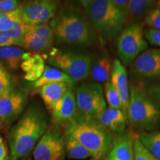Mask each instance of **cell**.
<instances>
[{
	"instance_id": "39",
	"label": "cell",
	"mask_w": 160,
	"mask_h": 160,
	"mask_svg": "<svg viewBox=\"0 0 160 160\" xmlns=\"http://www.w3.org/2000/svg\"><path fill=\"white\" fill-rule=\"evenodd\" d=\"M86 160H98V159H94V158H91V159H86Z\"/></svg>"
},
{
	"instance_id": "30",
	"label": "cell",
	"mask_w": 160,
	"mask_h": 160,
	"mask_svg": "<svg viewBox=\"0 0 160 160\" xmlns=\"http://www.w3.org/2000/svg\"><path fill=\"white\" fill-rule=\"evenodd\" d=\"M143 25L148 28L160 30V1H158L155 7L146 16Z\"/></svg>"
},
{
	"instance_id": "31",
	"label": "cell",
	"mask_w": 160,
	"mask_h": 160,
	"mask_svg": "<svg viewBox=\"0 0 160 160\" xmlns=\"http://www.w3.org/2000/svg\"><path fill=\"white\" fill-rule=\"evenodd\" d=\"M133 154L134 160H158L139 141L138 135L133 143Z\"/></svg>"
},
{
	"instance_id": "35",
	"label": "cell",
	"mask_w": 160,
	"mask_h": 160,
	"mask_svg": "<svg viewBox=\"0 0 160 160\" xmlns=\"http://www.w3.org/2000/svg\"><path fill=\"white\" fill-rule=\"evenodd\" d=\"M9 158L10 151L5 139L0 134V160H8Z\"/></svg>"
},
{
	"instance_id": "34",
	"label": "cell",
	"mask_w": 160,
	"mask_h": 160,
	"mask_svg": "<svg viewBox=\"0 0 160 160\" xmlns=\"http://www.w3.org/2000/svg\"><path fill=\"white\" fill-rule=\"evenodd\" d=\"M142 86L148 93L160 105V82Z\"/></svg>"
},
{
	"instance_id": "41",
	"label": "cell",
	"mask_w": 160,
	"mask_h": 160,
	"mask_svg": "<svg viewBox=\"0 0 160 160\" xmlns=\"http://www.w3.org/2000/svg\"><path fill=\"white\" fill-rule=\"evenodd\" d=\"M2 13H0V19H1V17H2Z\"/></svg>"
},
{
	"instance_id": "21",
	"label": "cell",
	"mask_w": 160,
	"mask_h": 160,
	"mask_svg": "<svg viewBox=\"0 0 160 160\" xmlns=\"http://www.w3.org/2000/svg\"><path fill=\"white\" fill-rule=\"evenodd\" d=\"M45 68V62L41 55L27 52L20 68L25 73L24 79L28 82H31L41 77Z\"/></svg>"
},
{
	"instance_id": "17",
	"label": "cell",
	"mask_w": 160,
	"mask_h": 160,
	"mask_svg": "<svg viewBox=\"0 0 160 160\" xmlns=\"http://www.w3.org/2000/svg\"><path fill=\"white\" fill-rule=\"evenodd\" d=\"M110 82L121 97L123 112L127 117L130 100L129 74L126 67L118 59H114Z\"/></svg>"
},
{
	"instance_id": "8",
	"label": "cell",
	"mask_w": 160,
	"mask_h": 160,
	"mask_svg": "<svg viewBox=\"0 0 160 160\" xmlns=\"http://www.w3.org/2000/svg\"><path fill=\"white\" fill-rule=\"evenodd\" d=\"M31 91L18 82L0 97V129L8 131L30 102Z\"/></svg>"
},
{
	"instance_id": "15",
	"label": "cell",
	"mask_w": 160,
	"mask_h": 160,
	"mask_svg": "<svg viewBox=\"0 0 160 160\" xmlns=\"http://www.w3.org/2000/svg\"><path fill=\"white\" fill-rule=\"evenodd\" d=\"M92 61L89 81L97 83H105L109 81L113 68V60L104 46L95 48Z\"/></svg>"
},
{
	"instance_id": "7",
	"label": "cell",
	"mask_w": 160,
	"mask_h": 160,
	"mask_svg": "<svg viewBox=\"0 0 160 160\" xmlns=\"http://www.w3.org/2000/svg\"><path fill=\"white\" fill-rule=\"evenodd\" d=\"M143 23L125 25L116 39L119 59L125 67L131 65L142 53L148 49L145 39Z\"/></svg>"
},
{
	"instance_id": "16",
	"label": "cell",
	"mask_w": 160,
	"mask_h": 160,
	"mask_svg": "<svg viewBox=\"0 0 160 160\" xmlns=\"http://www.w3.org/2000/svg\"><path fill=\"white\" fill-rule=\"evenodd\" d=\"M137 135L130 129L113 135L111 148L106 157L110 160H134L133 143Z\"/></svg>"
},
{
	"instance_id": "27",
	"label": "cell",
	"mask_w": 160,
	"mask_h": 160,
	"mask_svg": "<svg viewBox=\"0 0 160 160\" xmlns=\"http://www.w3.org/2000/svg\"><path fill=\"white\" fill-rule=\"evenodd\" d=\"M17 82L11 72L0 62V97L11 90Z\"/></svg>"
},
{
	"instance_id": "6",
	"label": "cell",
	"mask_w": 160,
	"mask_h": 160,
	"mask_svg": "<svg viewBox=\"0 0 160 160\" xmlns=\"http://www.w3.org/2000/svg\"><path fill=\"white\" fill-rule=\"evenodd\" d=\"M94 49L85 47L57 46L47 55L48 65L55 68L69 77L73 83L88 79Z\"/></svg>"
},
{
	"instance_id": "24",
	"label": "cell",
	"mask_w": 160,
	"mask_h": 160,
	"mask_svg": "<svg viewBox=\"0 0 160 160\" xmlns=\"http://www.w3.org/2000/svg\"><path fill=\"white\" fill-rule=\"evenodd\" d=\"M65 157L73 160H86L92 158L90 152L75 138L65 133Z\"/></svg>"
},
{
	"instance_id": "29",
	"label": "cell",
	"mask_w": 160,
	"mask_h": 160,
	"mask_svg": "<svg viewBox=\"0 0 160 160\" xmlns=\"http://www.w3.org/2000/svg\"><path fill=\"white\" fill-rule=\"evenodd\" d=\"M30 26L31 25H27L23 21L22 19H21L14 24V25L12 27V28L10 31L4 33H5L6 35L8 36L9 37H11V39L14 40L16 42H17L18 47H20L21 40L22 39L24 36L25 35V33L28 31Z\"/></svg>"
},
{
	"instance_id": "28",
	"label": "cell",
	"mask_w": 160,
	"mask_h": 160,
	"mask_svg": "<svg viewBox=\"0 0 160 160\" xmlns=\"http://www.w3.org/2000/svg\"><path fill=\"white\" fill-rule=\"evenodd\" d=\"M21 19V8L17 11L2 13L0 19V33H6L10 31L14 24Z\"/></svg>"
},
{
	"instance_id": "14",
	"label": "cell",
	"mask_w": 160,
	"mask_h": 160,
	"mask_svg": "<svg viewBox=\"0 0 160 160\" xmlns=\"http://www.w3.org/2000/svg\"><path fill=\"white\" fill-rule=\"evenodd\" d=\"M50 114L52 122L59 125L62 129L77 117L79 111L76 101L74 86L70 88L64 97L57 102Z\"/></svg>"
},
{
	"instance_id": "13",
	"label": "cell",
	"mask_w": 160,
	"mask_h": 160,
	"mask_svg": "<svg viewBox=\"0 0 160 160\" xmlns=\"http://www.w3.org/2000/svg\"><path fill=\"white\" fill-rule=\"evenodd\" d=\"M60 2L54 0H33L23 3L22 19L28 25L49 23L57 14Z\"/></svg>"
},
{
	"instance_id": "11",
	"label": "cell",
	"mask_w": 160,
	"mask_h": 160,
	"mask_svg": "<svg viewBox=\"0 0 160 160\" xmlns=\"http://www.w3.org/2000/svg\"><path fill=\"white\" fill-rule=\"evenodd\" d=\"M33 160H65V133L57 124L51 122L32 151Z\"/></svg>"
},
{
	"instance_id": "12",
	"label": "cell",
	"mask_w": 160,
	"mask_h": 160,
	"mask_svg": "<svg viewBox=\"0 0 160 160\" xmlns=\"http://www.w3.org/2000/svg\"><path fill=\"white\" fill-rule=\"evenodd\" d=\"M55 44L54 33L49 23L31 25L20 42V48L33 54L46 55Z\"/></svg>"
},
{
	"instance_id": "10",
	"label": "cell",
	"mask_w": 160,
	"mask_h": 160,
	"mask_svg": "<svg viewBox=\"0 0 160 160\" xmlns=\"http://www.w3.org/2000/svg\"><path fill=\"white\" fill-rule=\"evenodd\" d=\"M130 82L148 85L160 82V48H148L129 68Z\"/></svg>"
},
{
	"instance_id": "22",
	"label": "cell",
	"mask_w": 160,
	"mask_h": 160,
	"mask_svg": "<svg viewBox=\"0 0 160 160\" xmlns=\"http://www.w3.org/2000/svg\"><path fill=\"white\" fill-rule=\"evenodd\" d=\"M57 82H63L69 84L71 86L75 85L71 78L68 77L65 73L55 68L51 67V66L46 65L41 77L35 80L34 82H28L26 88L30 90H39L40 88L47 85V84Z\"/></svg>"
},
{
	"instance_id": "1",
	"label": "cell",
	"mask_w": 160,
	"mask_h": 160,
	"mask_svg": "<svg viewBox=\"0 0 160 160\" xmlns=\"http://www.w3.org/2000/svg\"><path fill=\"white\" fill-rule=\"evenodd\" d=\"M57 46L95 49L105 46L79 1L59 4L55 17L49 22Z\"/></svg>"
},
{
	"instance_id": "20",
	"label": "cell",
	"mask_w": 160,
	"mask_h": 160,
	"mask_svg": "<svg viewBox=\"0 0 160 160\" xmlns=\"http://www.w3.org/2000/svg\"><path fill=\"white\" fill-rule=\"evenodd\" d=\"M153 0H129L126 11L125 25L143 23L148 13L157 5Z\"/></svg>"
},
{
	"instance_id": "18",
	"label": "cell",
	"mask_w": 160,
	"mask_h": 160,
	"mask_svg": "<svg viewBox=\"0 0 160 160\" xmlns=\"http://www.w3.org/2000/svg\"><path fill=\"white\" fill-rule=\"evenodd\" d=\"M96 119L113 135L123 133L127 130V117L122 110L107 107Z\"/></svg>"
},
{
	"instance_id": "25",
	"label": "cell",
	"mask_w": 160,
	"mask_h": 160,
	"mask_svg": "<svg viewBox=\"0 0 160 160\" xmlns=\"http://www.w3.org/2000/svg\"><path fill=\"white\" fill-rule=\"evenodd\" d=\"M138 138L146 148L158 160H160V128L151 132L139 133Z\"/></svg>"
},
{
	"instance_id": "4",
	"label": "cell",
	"mask_w": 160,
	"mask_h": 160,
	"mask_svg": "<svg viewBox=\"0 0 160 160\" xmlns=\"http://www.w3.org/2000/svg\"><path fill=\"white\" fill-rule=\"evenodd\" d=\"M63 131L79 141L90 152L92 158L103 160L108 154L113 135L96 119L78 114Z\"/></svg>"
},
{
	"instance_id": "33",
	"label": "cell",
	"mask_w": 160,
	"mask_h": 160,
	"mask_svg": "<svg viewBox=\"0 0 160 160\" xmlns=\"http://www.w3.org/2000/svg\"><path fill=\"white\" fill-rule=\"evenodd\" d=\"M23 5L22 2L17 0H0V13H5L20 9Z\"/></svg>"
},
{
	"instance_id": "2",
	"label": "cell",
	"mask_w": 160,
	"mask_h": 160,
	"mask_svg": "<svg viewBox=\"0 0 160 160\" xmlns=\"http://www.w3.org/2000/svg\"><path fill=\"white\" fill-rule=\"evenodd\" d=\"M51 122L41 100L34 98L30 102L22 115L8 131L10 159L23 160L30 156Z\"/></svg>"
},
{
	"instance_id": "19",
	"label": "cell",
	"mask_w": 160,
	"mask_h": 160,
	"mask_svg": "<svg viewBox=\"0 0 160 160\" xmlns=\"http://www.w3.org/2000/svg\"><path fill=\"white\" fill-rule=\"evenodd\" d=\"M71 87L73 86L63 82H57L47 84L38 90L42 103L49 113Z\"/></svg>"
},
{
	"instance_id": "3",
	"label": "cell",
	"mask_w": 160,
	"mask_h": 160,
	"mask_svg": "<svg viewBox=\"0 0 160 160\" xmlns=\"http://www.w3.org/2000/svg\"><path fill=\"white\" fill-rule=\"evenodd\" d=\"M127 121L129 129L137 134L160 128V105L142 85L130 82Z\"/></svg>"
},
{
	"instance_id": "5",
	"label": "cell",
	"mask_w": 160,
	"mask_h": 160,
	"mask_svg": "<svg viewBox=\"0 0 160 160\" xmlns=\"http://www.w3.org/2000/svg\"><path fill=\"white\" fill-rule=\"evenodd\" d=\"M104 44L116 40L125 26L126 13L119 11L111 0L79 1Z\"/></svg>"
},
{
	"instance_id": "32",
	"label": "cell",
	"mask_w": 160,
	"mask_h": 160,
	"mask_svg": "<svg viewBox=\"0 0 160 160\" xmlns=\"http://www.w3.org/2000/svg\"><path fill=\"white\" fill-rule=\"evenodd\" d=\"M144 36L148 45L153 48H160V30L146 28L144 31Z\"/></svg>"
},
{
	"instance_id": "37",
	"label": "cell",
	"mask_w": 160,
	"mask_h": 160,
	"mask_svg": "<svg viewBox=\"0 0 160 160\" xmlns=\"http://www.w3.org/2000/svg\"><path fill=\"white\" fill-rule=\"evenodd\" d=\"M113 5L119 11L126 13L129 0H111Z\"/></svg>"
},
{
	"instance_id": "40",
	"label": "cell",
	"mask_w": 160,
	"mask_h": 160,
	"mask_svg": "<svg viewBox=\"0 0 160 160\" xmlns=\"http://www.w3.org/2000/svg\"><path fill=\"white\" fill-rule=\"evenodd\" d=\"M103 160H110V159H108V158H107V157H105V159H104Z\"/></svg>"
},
{
	"instance_id": "38",
	"label": "cell",
	"mask_w": 160,
	"mask_h": 160,
	"mask_svg": "<svg viewBox=\"0 0 160 160\" xmlns=\"http://www.w3.org/2000/svg\"><path fill=\"white\" fill-rule=\"evenodd\" d=\"M23 160H33V158H32L31 156H28V157H26L25 159H23Z\"/></svg>"
},
{
	"instance_id": "23",
	"label": "cell",
	"mask_w": 160,
	"mask_h": 160,
	"mask_svg": "<svg viewBox=\"0 0 160 160\" xmlns=\"http://www.w3.org/2000/svg\"><path fill=\"white\" fill-rule=\"evenodd\" d=\"M26 53L27 51L16 45L0 48V62L9 72H16L21 67Z\"/></svg>"
},
{
	"instance_id": "9",
	"label": "cell",
	"mask_w": 160,
	"mask_h": 160,
	"mask_svg": "<svg viewBox=\"0 0 160 160\" xmlns=\"http://www.w3.org/2000/svg\"><path fill=\"white\" fill-rule=\"evenodd\" d=\"M74 93L79 114L82 117L96 119L107 108L101 84L85 80L74 87Z\"/></svg>"
},
{
	"instance_id": "26",
	"label": "cell",
	"mask_w": 160,
	"mask_h": 160,
	"mask_svg": "<svg viewBox=\"0 0 160 160\" xmlns=\"http://www.w3.org/2000/svg\"><path fill=\"white\" fill-rule=\"evenodd\" d=\"M103 91L108 107L111 108L119 109L123 111L121 97H120L119 93L116 90L114 86L112 85V83L110 82V80L104 83Z\"/></svg>"
},
{
	"instance_id": "36",
	"label": "cell",
	"mask_w": 160,
	"mask_h": 160,
	"mask_svg": "<svg viewBox=\"0 0 160 160\" xmlns=\"http://www.w3.org/2000/svg\"><path fill=\"white\" fill-rule=\"evenodd\" d=\"M11 45L17 46V44L14 40L6 35L5 33H0V48L7 47V46Z\"/></svg>"
}]
</instances>
